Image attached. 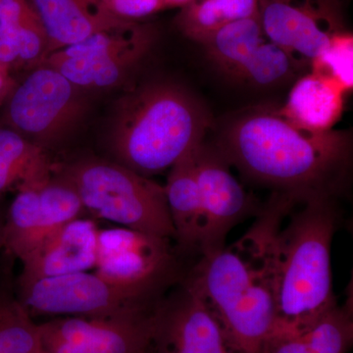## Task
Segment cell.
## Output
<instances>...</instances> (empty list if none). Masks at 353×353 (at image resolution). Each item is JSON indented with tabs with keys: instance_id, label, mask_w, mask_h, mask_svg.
<instances>
[{
	"instance_id": "6da1fadb",
	"label": "cell",
	"mask_w": 353,
	"mask_h": 353,
	"mask_svg": "<svg viewBox=\"0 0 353 353\" xmlns=\"http://www.w3.org/2000/svg\"><path fill=\"white\" fill-rule=\"evenodd\" d=\"M296 204L273 192L241 239L202 255L185 275L214 311L236 353H268L277 321L279 234Z\"/></svg>"
},
{
	"instance_id": "7a4b0ae2",
	"label": "cell",
	"mask_w": 353,
	"mask_h": 353,
	"mask_svg": "<svg viewBox=\"0 0 353 353\" xmlns=\"http://www.w3.org/2000/svg\"><path fill=\"white\" fill-rule=\"evenodd\" d=\"M217 148L246 178L297 203L334 199L350 179V132L305 131L276 110L252 111L236 118Z\"/></svg>"
},
{
	"instance_id": "3957f363",
	"label": "cell",
	"mask_w": 353,
	"mask_h": 353,
	"mask_svg": "<svg viewBox=\"0 0 353 353\" xmlns=\"http://www.w3.org/2000/svg\"><path fill=\"white\" fill-rule=\"evenodd\" d=\"M208 110L170 83L143 85L121 101L111 134L114 161L150 178L169 171L204 141Z\"/></svg>"
},
{
	"instance_id": "277c9868",
	"label": "cell",
	"mask_w": 353,
	"mask_h": 353,
	"mask_svg": "<svg viewBox=\"0 0 353 353\" xmlns=\"http://www.w3.org/2000/svg\"><path fill=\"white\" fill-rule=\"evenodd\" d=\"M290 212L277 248V321L272 339L304 333L336 306L331 250L339 227L334 199H315ZM271 339V340H272Z\"/></svg>"
},
{
	"instance_id": "5b68a950",
	"label": "cell",
	"mask_w": 353,
	"mask_h": 353,
	"mask_svg": "<svg viewBox=\"0 0 353 353\" xmlns=\"http://www.w3.org/2000/svg\"><path fill=\"white\" fill-rule=\"evenodd\" d=\"M54 173L73 185L85 210L94 217L174 241L164 187L150 178L97 157L54 166Z\"/></svg>"
},
{
	"instance_id": "8992f818",
	"label": "cell",
	"mask_w": 353,
	"mask_h": 353,
	"mask_svg": "<svg viewBox=\"0 0 353 353\" xmlns=\"http://www.w3.org/2000/svg\"><path fill=\"white\" fill-rule=\"evenodd\" d=\"M173 243L129 228L99 230L95 273L159 303L189 271Z\"/></svg>"
},
{
	"instance_id": "52a82bcc",
	"label": "cell",
	"mask_w": 353,
	"mask_h": 353,
	"mask_svg": "<svg viewBox=\"0 0 353 353\" xmlns=\"http://www.w3.org/2000/svg\"><path fill=\"white\" fill-rule=\"evenodd\" d=\"M18 287V301L32 317L110 319L150 313L160 303L88 271L39 279Z\"/></svg>"
},
{
	"instance_id": "ba28073f",
	"label": "cell",
	"mask_w": 353,
	"mask_h": 353,
	"mask_svg": "<svg viewBox=\"0 0 353 353\" xmlns=\"http://www.w3.org/2000/svg\"><path fill=\"white\" fill-rule=\"evenodd\" d=\"M83 90L60 72L34 67L7 97L6 119L10 129L46 150L78 125L87 101Z\"/></svg>"
},
{
	"instance_id": "9c48e42d",
	"label": "cell",
	"mask_w": 353,
	"mask_h": 353,
	"mask_svg": "<svg viewBox=\"0 0 353 353\" xmlns=\"http://www.w3.org/2000/svg\"><path fill=\"white\" fill-rule=\"evenodd\" d=\"M153 26L127 22L48 55L52 67L83 90H108L124 82L155 41Z\"/></svg>"
},
{
	"instance_id": "30bf717a",
	"label": "cell",
	"mask_w": 353,
	"mask_h": 353,
	"mask_svg": "<svg viewBox=\"0 0 353 353\" xmlns=\"http://www.w3.org/2000/svg\"><path fill=\"white\" fill-rule=\"evenodd\" d=\"M83 211L73 185L54 172L46 182L21 187L4 222V248L22 261Z\"/></svg>"
},
{
	"instance_id": "8fae6325",
	"label": "cell",
	"mask_w": 353,
	"mask_h": 353,
	"mask_svg": "<svg viewBox=\"0 0 353 353\" xmlns=\"http://www.w3.org/2000/svg\"><path fill=\"white\" fill-rule=\"evenodd\" d=\"M155 353H236L205 299L183 278L152 312Z\"/></svg>"
},
{
	"instance_id": "7c38bea8",
	"label": "cell",
	"mask_w": 353,
	"mask_h": 353,
	"mask_svg": "<svg viewBox=\"0 0 353 353\" xmlns=\"http://www.w3.org/2000/svg\"><path fill=\"white\" fill-rule=\"evenodd\" d=\"M194 164L205 222L202 256L222 250L230 231L241 221L259 214L262 206L234 178L231 164L218 148L203 141L194 152Z\"/></svg>"
},
{
	"instance_id": "4fadbf2b",
	"label": "cell",
	"mask_w": 353,
	"mask_h": 353,
	"mask_svg": "<svg viewBox=\"0 0 353 353\" xmlns=\"http://www.w3.org/2000/svg\"><path fill=\"white\" fill-rule=\"evenodd\" d=\"M152 312L110 319L55 318L39 324V353H143L152 343Z\"/></svg>"
},
{
	"instance_id": "5bb4252c",
	"label": "cell",
	"mask_w": 353,
	"mask_h": 353,
	"mask_svg": "<svg viewBox=\"0 0 353 353\" xmlns=\"http://www.w3.org/2000/svg\"><path fill=\"white\" fill-rule=\"evenodd\" d=\"M259 15L267 39L303 64L343 32L336 0H259Z\"/></svg>"
},
{
	"instance_id": "9a60e30c",
	"label": "cell",
	"mask_w": 353,
	"mask_h": 353,
	"mask_svg": "<svg viewBox=\"0 0 353 353\" xmlns=\"http://www.w3.org/2000/svg\"><path fill=\"white\" fill-rule=\"evenodd\" d=\"M99 231L92 220L70 221L21 261L18 285L94 268Z\"/></svg>"
},
{
	"instance_id": "2e32d148",
	"label": "cell",
	"mask_w": 353,
	"mask_h": 353,
	"mask_svg": "<svg viewBox=\"0 0 353 353\" xmlns=\"http://www.w3.org/2000/svg\"><path fill=\"white\" fill-rule=\"evenodd\" d=\"M31 1L48 39L46 57L97 32L129 22L114 16L101 0Z\"/></svg>"
},
{
	"instance_id": "e0dca14e",
	"label": "cell",
	"mask_w": 353,
	"mask_h": 353,
	"mask_svg": "<svg viewBox=\"0 0 353 353\" xmlns=\"http://www.w3.org/2000/svg\"><path fill=\"white\" fill-rule=\"evenodd\" d=\"M194 148L169 170L164 185L170 212L175 243L178 252L185 256H201L204 222L201 192L196 175Z\"/></svg>"
},
{
	"instance_id": "ac0fdd59",
	"label": "cell",
	"mask_w": 353,
	"mask_h": 353,
	"mask_svg": "<svg viewBox=\"0 0 353 353\" xmlns=\"http://www.w3.org/2000/svg\"><path fill=\"white\" fill-rule=\"evenodd\" d=\"M345 92L336 81L311 71L296 81L285 105L276 111L299 129L331 131L343 115Z\"/></svg>"
},
{
	"instance_id": "d6986e66",
	"label": "cell",
	"mask_w": 353,
	"mask_h": 353,
	"mask_svg": "<svg viewBox=\"0 0 353 353\" xmlns=\"http://www.w3.org/2000/svg\"><path fill=\"white\" fill-rule=\"evenodd\" d=\"M48 39L31 0H0V63L9 70L43 63Z\"/></svg>"
},
{
	"instance_id": "ffe728a7",
	"label": "cell",
	"mask_w": 353,
	"mask_h": 353,
	"mask_svg": "<svg viewBox=\"0 0 353 353\" xmlns=\"http://www.w3.org/2000/svg\"><path fill=\"white\" fill-rule=\"evenodd\" d=\"M54 165L44 148L11 129H0V194L46 182Z\"/></svg>"
},
{
	"instance_id": "44dd1931",
	"label": "cell",
	"mask_w": 353,
	"mask_h": 353,
	"mask_svg": "<svg viewBox=\"0 0 353 353\" xmlns=\"http://www.w3.org/2000/svg\"><path fill=\"white\" fill-rule=\"evenodd\" d=\"M265 39L259 15H256L224 26L202 44L216 66L236 78L241 67Z\"/></svg>"
},
{
	"instance_id": "7402d4cb",
	"label": "cell",
	"mask_w": 353,
	"mask_h": 353,
	"mask_svg": "<svg viewBox=\"0 0 353 353\" xmlns=\"http://www.w3.org/2000/svg\"><path fill=\"white\" fill-rule=\"evenodd\" d=\"M256 15L259 0H192L182 7L176 23L185 37L202 43L224 26Z\"/></svg>"
},
{
	"instance_id": "603a6c76",
	"label": "cell",
	"mask_w": 353,
	"mask_h": 353,
	"mask_svg": "<svg viewBox=\"0 0 353 353\" xmlns=\"http://www.w3.org/2000/svg\"><path fill=\"white\" fill-rule=\"evenodd\" d=\"M301 65L287 50L266 38L241 67L236 79L259 87H271L294 76Z\"/></svg>"
},
{
	"instance_id": "cb8c5ba5",
	"label": "cell",
	"mask_w": 353,
	"mask_h": 353,
	"mask_svg": "<svg viewBox=\"0 0 353 353\" xmlns=\"http://www.w3.org/2000/svg\"><path fill=\"white\" fill-rule=\"evenodd\" d=\"M0 353H39V324L18 299H0Z\"/></svg>"
},
{
	"instance_id": "d4e9b609",
	"label": "cell",
	"mask_w": 353,
	"mask_h": 353,
	"mask_svg": "<svg viewBox=\"0 0 353 353\" xmlns=\"http://www.w3.org/2000/svg\"><path fill=\"white\" fill-rule=\"evenodd\" d=\"M303 336L313 353H347L353 339L352 306H334Z\"/></svg>"
},
{
	"instance_id": "484cf974",
	"label": "cell",
	"mask_w": 353,
	"mask_h": 353,
	"mask_svg": "<svg viewBox=\"0 0 353 353\" xmlns=\"http://www.w3.org/2000/svg\"><path fill=\"white\" fill-rule=\"evenodd\" d=\"M353 38L347 32L334 34L329 46L312 60L311 71L336 81L350 92L353 88Z\"/></svg>"
},
{
	"instance_id": "4316f807",
	"label": "cell",
	"mask_w": 353,
	"mask_h": 353,
	"mask_svg": "<svg viewBox=\"0 0 353 353\" xmlns=\"http://www.w3.org/2000/svg\"><path fill=\"white\" fill-rule=\"evenodd\" d=\"M116 17L129 22H139L165 8L162 0H101Z\"/></svg>"
},
{
	"instance_id": "83f0119b",
	"label": "cell",
	"mask_w": 353,
	"mask_h": 353,
	"mask_svg": "<svg viewBox=\"0 0 353 353\" xmlns=\"http://www.w3.org/2000/svg\"><path fill=\"white\" fill-rule=\"evenodd\" d=\"M268 353H313L303 336L282 334L272 339Z\"/></svg>"
},
{
	"instance_id": "f1b7e54d",
	"label": "cell",
	"mask_w": 353,
	"mask_h": 353,
	"mask_svg": "<svg viewBox=\"0 0 353 353\" xmlns=\"http://www.w3.org/2000/svg\"><path fill=\"white\" fill-rule=\"evenodd\" d=\"M14 85L10 77V70L0 63V101H4L10 94Z\"/></svg>"
},
{
	"instance_id": "f546056e",
	"label": "cell",
	"mask_w": 353,
	"mask_h": 353,
	"mask_svg": "<svg viewBox=\"0 0 353 353\" xmlns=\"http://www.w3.org/2000/svg\"><path fill=\"white\" fill-rule=\"evenodd\" d=\"M192 0H162L165 8H171V7H182L187 6Z\"/></svg>"
},
{
	"instance_id": "4dcf8cb0",
	"label": "cell",
	"mask_w": 353,
	"mask_h": 353,
	"mask_svg": "<svg viewBox=\"0 0 353 353\" xmlns=\"http://www.w3.org/2000/svg\"><path fill=\"white\" fill-rule=\"evenodd\" d=\"M4 222H6V217L0 215V250L4 248Z\"/></svg>"
},
{
	"instance_id": "1f68e13d",
	"label": "cell",
	"mask_w": 353,
	"mask_h": 353,
	"mask_svg": "<svg viewBox=\"0 0 353 353\" xmlns=\"http://www.w3.org/2000/svg\"><path fill=\"white\" fill-rule=\"evenodd\" d=\"M143 353H155L154 350H152V347L148 348V350H145V352H143Z\"/></svg>"
}]
</instances>
